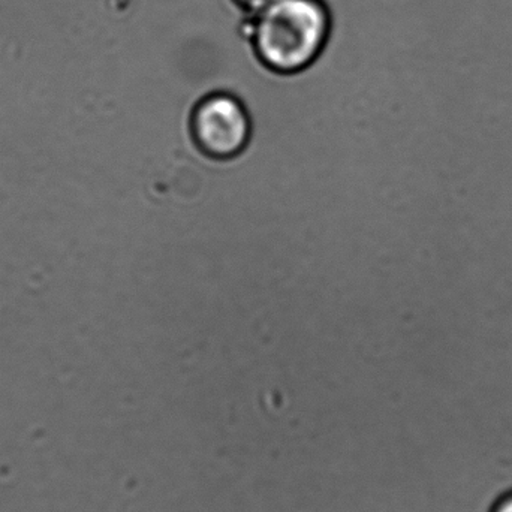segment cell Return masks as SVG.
Wrapping results in <instances>:
<instances>
[{
    "label": "cell",
    "mask_w": 512,
    "mask_h": 512,
    "mask_svg": "<svg viewBox=\"0 0 512 512\" xmlns=\"http://www.w3.org/2000/svg\"><path fill=\"white\" fill-rule=\"evenodd\" d=\"M242 29L259 65L273 74L295 75L324 53L333 17L325 0H271L246 14Z\"/></svg>",
    "instance_id": "6da1fadb"
},
{
    "label": "cell",
    "mask_w": 512,
    "mask_h": 512,
    "mask_svg": "<svg viewBox=\"0 0 512 512\" xmlns=\"http://www.w3.org/2000/svg\"><path fill=\"white\" fill-rule=\"evenodd\" d=\"M198 149L209 158L228 161L239 156L251 140L252 122L242 99L216 92L198 102L191 117Z\"/></svg>",
    "instance_id": "7a4b0ae2"
},
{
    "label": "cell",
    "mask_w": 512,
    "mask_h": 512,
    "mask_svg": "<svg viewBox=\"0 0 512 512\" xmlns=\"http://www.w3.org/2000/svg\"><path fill=\"white\" fill-rule=\"evenodd\" d=\"M233 2L242 9L243 15H246L264 8L271 0H233Z\"/></svg>",
    "instance_id": "3957f363"
},
{
    "label": "cell",
    "mask_w": 512,
    "mask_h": 512,
    "mask_svg": "<svg viewBox=\"0 0 512 512\" xmlns=\"http://www.w3.org/2000/svg\"><path fill=\"white\" fill-rule=\"evenodd\" d=\"M493 512H512V493L510 495L504 496L501 501L496 504L495 510Z\"/></svg>",
    "instance_id": "277c9868"
}]
</instances>
